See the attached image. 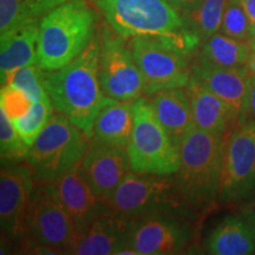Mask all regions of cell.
<instances>
[{
	"instance_id": "3957f363",
	"label": "cell",
	"mask_w": 255,
	"mask_h": 255,
	"mask_svg": "<svg viewBox=\"0 0 255 255\" xmlns=\"http://www.w3.org/2000/svg\"><path fill=\"white\" fill-rule=\"evenodd\" d=\"M97 12L87 0H70L39 20L37 64L58 70L77 58L96 37Z\"/></svg>"
},
{
	"instance_id": "ac0fdd59",
	"label": "cell",
	"mask_w": 255,
	"mask_h": 255,
	"mask_svg": "<svg viewBox=\"0 0 255 255\" xmlns=\"http://www.w3.org/2000/svg\"><path fill=\"white\" fill-rule=\"evenodd\" d=\"M186 91L189 98L195 126L205 131L225 136L238 124L233 108L191 77Z\"/></svg>"
},
{
	"instance_id": "1f68e13d",
	"label": "cell",
	"mask_w": 255,
	"mask_h": 255,
	"mask_svg": "<svg viewBox=\"0 0 255 255\" xmlns=\"http://www.w3.org/2000/svg\"><path fill=\"white\" fill-rule=\"evenodd\" d=\"M239 216H241L250 225L255 237V199L241 206L240 210H239Z\"/></svg>"
},
{
	"instance_id": "4fadbf2b",
	"label": "cell",
	"mask_w": 255,
	"mask_h": 255,
	"mask_svg": "<svg viewBox=\"0 0 255 255\" xmlns=\"http://www.w3.org/2000/svg\"><path fill=\"white\" fill-rule=\"evenodd\" d=\"M0 173V226L11 240H21L26 234V210L34 183L28 163L1 162Z\"/></svg>"
},
{
	"instance_id": "484cf974",
	"label": "cell",
	"mask_w": 255,
	"mask_h": 255,
	"mask_svg": "<svg viewBox=\"0 0 255 255\" xmlns=\"http://www.w3.org/2000/svg\"><path fill=\"white\" fill-rule=\"evenodd\" d=\"M30 150L21 136L8 119L0 109V155L1 162H23Z\"/></svg>"
},
{
	"instance_id": "7a4b0ae2",
	"label": "cell",
	"mask_w": 255,
	"mask_h": 255,
	"mask_svg": "<svg viewBox=\"0 0 255 255\" xmlns=\"http://www.w3.org/2000/svg\"><path fill=\"white\" fill-rule=\"evenodd\" d=\"M107 24L127 40L135 37L161 39L188 53L195 52L200 37L167 0H92Z\"/></svg>"
},
{
	"instance_id": "44dd1931",
	"label": "cell",
	"mask_w": 255,
	"mask_h": 255,
	"mask_svg": "<svg viewBox=\"0 0 255 255\" xmlns=\"http://www.w3.org/2000/svg\"><path fill=\"white\" fill-rule=\"evenodd\" d=\"M38 36L39 21H32L0 34L1 79L19 68L37 64Z\"/></svg>"
},
{
	"instance_id": "d6a6232c",
	"label": "cell",
	"mask_w": 255,
	"mask_h": 255,
	"mask_svg": "<svg viewBox=\"0 0 255 255\" xmlns=\"http://www.w3.org/2000/svg\"><path fill=\"white\" fill-rule=\"evenodd\" d=\"M247 116L248 119L255 120V76L251 75L250 89H248L247 100Z\"/></svg>"
},
{
	"instance_id": "277c9868",
	"label": "cell",
	"mask_w": 255,
	"mask_h": 255,
	"mask_svg": "<svg viewBox=\"0 0 255 255\" xmlns=\"http://www.w3.org/2000/svg\"><path fill=\"white\" fill-rule=\"evenodd\" d=\"M223 136L194 126L181 141L180 168L175 175L184 203L203 209L219 202Z\"/></svg>"
},
{
	"instance_id": "52a82bcc",
	"label": "cell",
	"mask_w": 255,
	"mask_h": 255,
	"mask_svg": "<svg viewBox=\"0 0 255 255\" xmlns=\"http://www.w3.org/2000/svg\"><path fill=\"white\" fill-rule=\"evenodd\" d=\"M254 193L255 120L247 119L223 136L219 202H241Z\"/></svg>"
},
{
	"instance_id": "7402d4cb",
	"label": "cell",
	"mask_w": 255,
	"mask_h": 255,
	"mask_svg": "<svg viewBox=\"0 0 255 255\" xmlns=\"http://www.w3.org/2000/svg\"><path fill=\"white\" fill-rule=\"evenodd\" d=\"M206 250L214 255L254 254V233L241 216H226L209 234Z\"/></svg>"
},
{
	"instance_id": "6da1fadb",
	"label": "cell",
	"mask_w": 255,
	"mask_h": 255,
	"mask_svg": "<svg viewBox=\"0 0 255 255\" xmlns=\"http://www.w3.org/2000/svg\"><path fill=\"white\" fill-rule=\"evenodd\" d=\"M100 39L96 36L87 49L68 65L43 70L44 87L55 111L71 121L91 138L92 127L105 105L115 103L104 95L98 75Z\"/></svg>"
},
{
	"instance_id": "f546056e",
	"label": "cell",
	"mask_w": 255,
	"mask_h": 255,
	"mask_svg": "<svg viewBox=\"0 0 255 255\" xmlns=\"http://www.w3.org/2000/svg\"><path fill=\"white\" fill-rule=\"evenodd\" d=\"M33 102L34 101H32L20 89L12 87V85L8 84L1 85V91H0V109L7 115V117L11 121L24 116L30 110Z\"/></svg>"
},
{
	"instance_id": "9a60e30c",
	"label": "cell",
	"mask_w": 255,
	"mask_h": 255,
	"mask_svg": "<svg viewBox=\"0 0 255 255\" xmlns=\"http://www.w3.org/2000/svg\"><path fill=\"white\" fill-rule=\"evenodd\" d=\"M191 77L228 103L237 115L238 124L247 116L248 89L251 73L247 68H222L199 56L191 65Z\"/></svg>"
},
{
	"instance_id": "4dcf8cb0",
	"label": "cell",
	"mask_w": 255,
	"mask_h": 255,
	"mask_svg": "<svg viewBox=\"0 0 255 255\" xmlns=\"http://www.w3.org/2000/svg\"><path fill=\"white\" fill-rule=\"evenodd\" d=\"M27 5L32 18L34 20H40L46 13L52 11L53 8L58 7L64 2H68L70 0H24Z\"/></svg>"
},
{
	"instance_id": "8fae6325",
	"label": "cell",
	"mask_w": 255,
	"mask_h": 255,
	"mask_svg": "<svg viewBox=\"0 0 255 255\" xmlns=\"http://www.w3.org/2000/svg\"><path fill=\"white\" fill-rule=\"evenodd\" d=\"M170 177L131 170L103 203L114 212L131 219L175 209L184 202L175 180Z\"/></svg>"
},
{
	"instance_id": "f1b7e54d",
	"label": "cell",
	"mask_w": 255,
	"mask_h": 255,
	"mask_svg": "<svg viewBox=\"0 0 255 255\" xmlns=\"http://www.w3.org/2000/svg\"><path fill=\"white\" fill-rule=\"evenodd\" d=\"M32 21L39 20L32 18L24 0H0V34Z\"/></svg>"
},
{
	"instance_id": "ba28073f",
	"label": "cell",
	"mask_w": 255,
	"mask_h": 255,
	"mask_svg": "<svg viewBox=\"0 0 255 255\" xmlns=\"http://www.w3.org/2000/svg\"><path fill=\"white\" fill-rule=\"evenodd\" d=\"M25 222L31 238L49 250L69 254L81 237L53 183L34 186L28 201Z\"/></svg>"
},
{
	"instance_id": "30bf717a",
	"label": "cell",
	"mask_w": 255,
	"mask_h": 255,
	"mask_svg": "<svg viewBox=\"0 0 255 255\" xmlns=\"http://www.w3.org/2000/svg\"><path fill=\"white\" fill-rule=\"evenodd\" d=\"M130 49L141 70L145 95L167 89L187 88L191 78V53L161 39L135 37L129 39Z\"/></svg>"
},
{
	"instance_id": "836d02e7",
	"label": "cell",
	"mask_w": 255,
	"mask_h": 255,
	"mask_svg": "<svg viewBox=\"0 0 255 255\" xmlns=\"http://www.w3.org/2000/svg\"><path fill=\"white\" fill-rule=\"evenodd\" d=\"M173 7H175L180 12L181 14H183L184 12H187L188 9L193 7L199 0H167Z\"/></svg>"
},
{
	"instance_id": "e575fe53",
	"label": "cell",
	"mask_w": 255,
	"mask_h": 255,
	"mask_svg": "<svg viewBox=\"0 0 255 255\" xmlns=\"http://www.w3.org/2000/svg\"><path fill=\"white\" fill-rule=\"evenodd\" d=\"M255 31V0H240Z\"/></svg>"
},
{
	"instance_id": "7c38bea8",
	"label": "cell",
	"mask_w": 255,
	"mask_h": 255,
	"mask_svg": "<svg viewBox=\"0 0 255 255\" xmlns=\"http://www.w3.org/2000/svg\"><path fill=\"white\" fill-rule=\"evenodd\" d=\"M189 223L170 213L155 212L133 219L128 246L137 255L183 253L193 240Z\"/></svg>"
},
{
	"instance_id": "2e32d148",
	"label": "cell",
	"mask_w": 255,
	"mask_h": 255,
	"mask_svg": "<svg viewBox=\"0 0 255 255\" xmlns=\"http://www.w3.org/2000/svg\"><path fill=\"white\" fill-rule=\"evenodd\" d=\"M132 225L133 219L107 207L79 237L77 244L69 254H120L121 251L128 247Z\"/></svg>"
},
{
	"instance_id": "cb8c5ba5",
	"label": "cell",
	"mask_w": 255,
	"mask_h": 255,
	"mask_svg": "<svg viewBox=\"0 0 255 255\" xmlns=\"http://www.w3.org/2000/svg\"><path fill=\"white\" fill-rule=\"evenodd\" d=\"M227 1L228 0H199L182 14L187 26L200 37L201 41L221 31Z\"/></svg>"
},
{
	"instance_id": "5b68a950",
	"label": "cell",
	"mask_w": 255,
	"mask_h": 255,
	"mask_svg": "<svg viewBox=\"0 0 255 255\" xmlns=\"http://www.w3.org/2000/svg\"><path fill=\"white\" fill-rule=\"evenodd\" d=\"M90 138L71 121L56 113L37 137L25 161L36 184L53 183L79 164L90 146Z\"/></svg>"
},
{
	"instance_id": "8d00e7d4",
	"label": "cell",
	"mask_w": 255,
	"mask_h": 255,
	"mask_svg": "<svg viewBox=\"0 0 255 255\" xmlns=\"http://www.w3.org/2000/svg\"><path fill=\"white\" fill-rule=\"evenodd\" d=\"M251 44H252V47H253V50H255V31L253 32V36L251 38Z\"/></svg>"
},
{
	"instance_id": "603a6c76",
	"label": "cell",
	"mask_w": 255,
	"mask_h": 255,
	"mask_svg": "<svg viewBox=\"0 0 255 255\" xmlns=\"http://www.w3.org/2000/svg\"><path fill=\"white\" fill-rule=\"evenodd\" d=\"M253 47L251 41L235 39L222 32L202 41L200 55L202 58L222 68H247Z\"/></svg>"
},
{
	"instance_id": "d6986e66",
	"label": "cell",
	"mask_w": 255,
	"mask_h": 255,
	"mask_svg": "<svg viewBox=\"0 0 255 255\" xmlns=\"http://www.w3.org/2000/svg\"><path fill=\"white\" fill-rule=\"evenodd\" d=\"M156 116L177 146L195 126L186 88L167 89L151 95L149 100Z\"/></svg>"
},
{
	"instance_id": "83f0119b",
	"label": "cell",
	"mask_w": 255,
	"mask_h": 255,
	"mask_svg": "<svg viewBox=\"0 0 255 255\" xmlns=\"http://www.w3.org/2000/svg\"><path fill=\"white\" fill-rule=\"evenodd\" d=\"M220 32L235 39L251 41L254 32L253 25L240 0H228L227 1Z\"/></svg>"
},
{
	"instance_id": "8992f818",
	"label": "cell",
	"mask_w": 255,
	"mask_h": 255,
	"mask_svg": "<svg viewBox=\"0 0 255 255\" xmlns=\"http://www.w3.org/2000/svg\"><path fill=\"white\" fill-rule=\"evenodd\" d=\"M131 170L141 174L174 176L180 168V149L159 122L150 102L135 101L131 138L127 146Z\"/></svg>"
},
{
	"instance_id": "d4e9b609",
	"label": "cell",
	"mask_w": 255,
	"mask_h": 255,
	"mask_svg": "<svg viewBox=\"0 0 255 255\" xmlns=\"http://www.w3.org/2000/svg\"><path fill=\"white\" fill-rule=\"evenodd\" d=\"M55 108L49 95H44L39 100L34 101L30 110L24 116L12 121L13 126L21 138L28 146L33 144L37 137L40 135L55 115Z\"/></svg>"
},
{
	"instance_id": "5bb4252c",
	"label": "cell",
	"mask_w": 255,
	"mask_h": 255,
	"mask_svg": "<svg viewBox=\"0 0 255 255\" xmlns=\"http://www.w3.org/2000/svg\"><path fill=\"white\" fill-rule=\"evenodd\" d=\"M81 171L102 202L131 171L127 148L90 143L81 162Z\"/></svg>"
},
{
	"instance_id": "e0dca14e",
	"label": "cell",
	"mask_w": 255,
	"mask_h": 255,
	"mask_svg": "<svg viewBox=\"0 0 255 255\" xmlns=\"http://www.w3.org/2000/svg\"><path fill=\"white\" fill-rule=\"evenodd\" d=\"M63 205L71 214L79 235L87 231L96 216L107 208L89 186L81 171V163L53 182Z\"/></svg>"
},
{
	"instance_id": "4316f807",
	"label": "cell",
	"mask_w": 255,
	"mask_h": 255,
	"mask_svg": "<svg viewBox=\"0 0 255 255\" xmlns=\"http://www.w3.org/2000/svg\"><path fill=\"white\" fill-rule=\"evenodd\" d=\"M8 84L23 90L32 101L39 100L47 92L44 87L43 69L38 64H32L14 70L1 79V85Z\"/></svg>"
},
{
	"instance_id": "d590c367",
	"label": "cell",
	"mask_w": 255,
	"mask_h": 255,
	"mask_svg": "<svg viewBox=\"0 0 255 255\" xmlns=\"http://www.w3.org/2000/svg\"><path fill=\"white\" fill-rule=\"evenodd\" d=\"M247 69H248V71H250L251 75L255 76V50H253V52H252V55H251V58H250V60H248Z\"/></svg>"
},
{
	"instance_id": "ffe728a7",
	"label": "cell",
	"mask_w": 255,
	"mask_h": 255,
	"mask_svg": "<svg viewBox=\"0 0 255 255\" xmlns=\"http://www.w3.org/2000/svg\"><path fill=\"white\" fill-rule=\"evenodd\" d=\"M135 120V101H121L105 105L92 127L91 143L127 148Z\"/></svg>"
},
{
	"instance_id": "9c48e42d",
	"label": "cell",
	"mask_w": 255,
	"mask_h": 255,
	"mask_svg": "<svg viewBox=\"0 0 255 255\" xmlns=\"http://www.w3.org/2000/svg\"><path fill=\"white\" fill-rule=\"evenodd\" d=\"M98 39V75L104 95L116 102L143 97L144 78L128 40L107 25L102 27Z\"/></svg>"
}]
</instances>
